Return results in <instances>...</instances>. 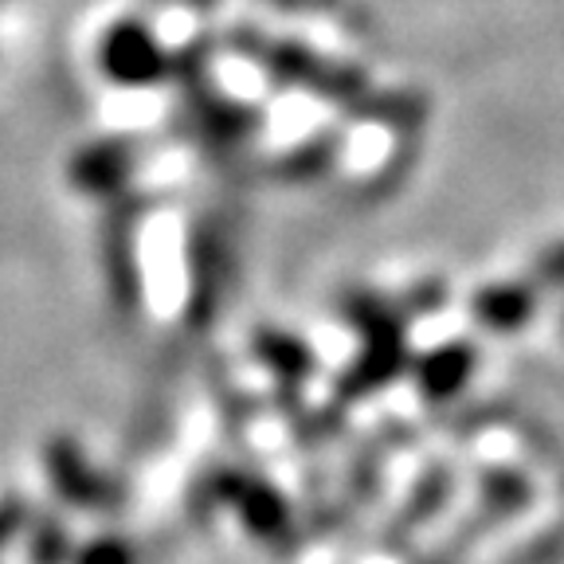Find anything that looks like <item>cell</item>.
Returning <instances> with one entry per match:
<instances>
[{
    "label": "cell",
    "mask_w": 564,
    "mask_h": 564,
    "mask_svg": "<svg viewBox=\"0 0 564 564\" xmlns=\"http://www.w3.org/2000/svg\"><path fill=\"white\" fill-rule=\"evenodd\" d=\"M130 173L133 153L122 141H98V145H87L83 153H75V161H70V181H75V188H83L90 196L122 193Z\"/></svg>",
    "instance_id": "obj_3"
},
{
    "label": "cell",
    "mask_w": 564,
    "mask_h": 564,
    "mask_svg": "<svg viewBox=\"0 0 564 564\" xmlns=\"http://www.w3.org/2000/svg\"><path fill=\"white\" fill-rule=\"evenodd\" d=\"M32 521V513H28V506L20 502L17 494H9L4 502H0V549L9 545L17 533H24V525Z\"/></svg>",
    "instance_id": "obj_7"
},
{
    "label": "cell",
    "mask_w": 564,
    "mask_h": 564,
    "mask_svg": "<svg viewBox=\"0 0 564 564\" xmlns=\"http://www.w3.org/2000/svg\"><path fill=\"white\" fill-rule=\"evenodd\" d=\"M98 67L118 87H153L169 75V55L141 20H118L98 40Z\"/></svg>",
    "instance_id": "obj_1"
},
{
    "label": "cell",
    "mask_w": 564,
    "mask_h": 564,
    "mask_svg": "<svg viewBox=\"0 0 564 564\" xmlns=\"http://www.w3.org/2000/svg\"><path fill=\"white\" fill-rule=\"evenodd\" d=\"M75 564H133V549L118 538H98L75 553Z\"/></svg>",
    "instance_id": "obj_6"
},
{
    "label": "cell",
    "mask_w": 564,
    "mask_h": 564,
    "mask_svg": "<svg viewBox=\"0 0 564 564\" xmlns=\"http://www.w3.org/2000/svg\"><path fill=\"white\" fill-rule=\"evenodd\" d=\"M110 247V286H115V299L122 306H138V294H141V274H138V259H133V239L130 228L118 224L106 239Z\"/></svg>",
    "instance_id": "obj_4"
},
{
    "label": "cell",
    "mask_w": 564,
    "mask_h": 564,
    "mask_svg": "<svg viewBox=\"0 0 564 564\" xmlns=\"http://www.w3.org/2000/svg\"><path fill=\"white\" fill-rule=\"evenodd\" d=\"M47 478H52L55 494L67 498L70 506L95 510V506H110V486L90 470L87 455L70 435H55L47 443Z\"/></svg>",
    "instance_id": "obj_2"
},
{
    "label": "cell",
    "mask_w": 564,
    "mask_h": 564,
    "mask_svg": "<svg viewBox=\"0 0 564 564\" xmlns=\"http://www.w3.org/2000/svg\"><path fill=\"white\" fill-rule=\"evenodd\" d=\"M67 529L55 518H40L32 521V561L35 564H63L67 561Z\"/></svg>",
    "instance_id": "obj_5"
}]
</instances>
